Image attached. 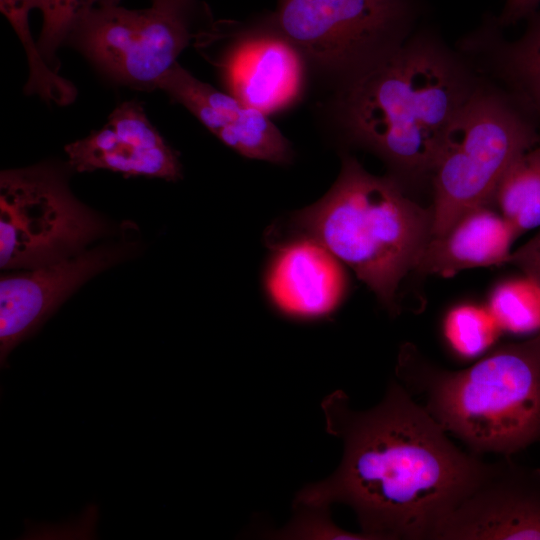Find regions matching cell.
I'll return each instance as SVG.
<instances>
[{"instance_id":"obj_5","label":"cell","mask_w":540,"mask_h":540,"mask_svg":"<svg viewBox=\"0 0 540 540\" xmlns=\"http://www.w3.org/2000/svg\"><path fill=\"white\" fill-rule=\"evenodd\" d=\"M539 142L537 124L503 90L481 83L448 127L430 175L432 237L492 205L505 171Z\"/></svg>"},{"instance_id":"obj_1","label":"cell","mask_w":540,"mask_h":540,"mask_svg":"<svg viewBox=\"0 0 540 540\" xmlns=\"http://www.w3.org/2000/svg\"><path fill=\"white\" fill-rule=\"evenodd\" d=\"M321 408L327 432L342 440V459L326 480L300 490L294 504H345L367 539L438 540L487 468L458 448L400 382L368 410L352 409L340 390Z\"/></svg>"},{"instance_id":"obj_24","label":"cell","mask_w":540,"mask_h":540,"mask_svg":"<svg viewBox=\"0 0 540 540\" xmlns=\"http://www.w3.org/2000/svg\"><path fill=\"white\" fill-rule=\"evenodd\" d=\"M540 0H505L500 15L495 19L499 27L527 19L537 11Z\"/></svg>"},{"instance_id":"obj_9","label":"cell","mask_w":540,"mask_h":540,"mask_svg":"<svg viewBox=\"0 0 540 540\" xmlns=\"http://www.w3.org/2000/svg\"><path fill=\"white\" fill-rule=\"evenodd\" d=\"M132 245L117 243L86 249L62 260L5 274L0 281V362L31 337L83 283L124 260Z\"/></svg>"},{"instance_id":"obj_3","label":"cell","mask_w":540,"mask_h":540,"mask_svg":"<svg viewBox=\"0 0 540 540\" xmlns=\"http://www.w3.org/2000/svg\"><path fill=\"white\" fill-rule=\"evenodd\" d=\"M396 372L436 422L477 455L511 456L540 439V330L461 370L440 368L406 347Z\"/></svg>"},{"instance_id":"obj_23","label":"cell","mask_w":540,"mask_h":540,"mask_svg":"<svg viewBox=\"0 0 540 540\" xmlns=\"http://www.w3.org/2000/svg\"><path fill=\"white\" fill-rule=\"evenodd\" d=\"M509 263L517 266L540 283V231L527 243L512 252Z\"/></svg>"},{"instance_id":"obj_10","label":"cell","mask_w":540,"mask_h":540,"mask_svg":"<svg viewBox=\"0 0 540 540\" xmlns=\"http://www.w3.org/2000/svg\"><path fill=\"white\" fill-rule=\"evenodd\" d=\"M438 540H540V468L510 456L488 463Z\"/></svg>"},{"instance_id":"obj_18","label":"cell","mask_w":540,"mask_h":540,"mask_svg":"<svg viewBox=\"0 0 540 540\" xmlns=\"http://www.w3.org/2000/svg\"><path fill=\"white\" fill-rule=\"evenodd\" d=\"M486 306L502 331L523 334L540 330V283L527 274L499 283Z\"/></svg>"},{"instance_id":"obj_8","label":"cell","mask_w":540,"mask_h":540,"mask_svg":"<svg viewBox=\"0 0 540 540\" xmlns=\"http://www.w3.org/2000/svg\"><path fill=\"white\" fill-rule=\"evenodd\" d=\"M69 38L113 80L153 90L177 63L191 33L188 15L155 6L112 5L90 12Z\"/></svg>"},{"instance_id":"obj_11","label":"cell","mask_w":540,"mask_h":540,"mask_svg":"<svg viewBox=\"0 0 540 540\" xmlns=\"http://www.w3.org/2000/svg\"><path fill=\"white\" fill-rule=\"evenodd\" d=\"M219 67L228 92L267 115L292 106L305 84L306 62L271 14L235 39Z\"/></svg>"},{"instance_id":"obj_15","label":"cell","mask_w":540,"mask_h":540,"mask_svg":"<svg viewBox=\"0 0 540 540\" xmlns=\"http://www.w3.org/2000/svg\"><path fill=\"white\" fill-rule=\"evenodd\" d=\"M518 233L499 213L484 205L463 214L444 234L431 237L415 270L451 276L475 267L509 263Z\"/></svg>"},{"instance_id":"obj_20","label":"cell","mask_w":540,"mask_h":540,"mask_svg":"<svg viewBox=\"0 0 540 540\" xmlns=\"http://www.w3.org/2000/svg\"><path fill=\"white\" fill-rule=\"evenodd\" d=\"M118 3L119 0H42L43 25L36 44L46 64L57 72V49L78 23L93 10Z\"/></svg>"},{"instance_id":"obj_14","label":"cell","mask_w":540,"mask_h":540,"mask_svg":"<svg viewBox=\"0 0 540 540\" xmlns=\"http://www.w3.org/2000/svg\"><path fill=\"white\" fill-rule=\"evenodd\" d=\"M266 289L271 302L284 315L316 319L340 304L346 277L340 261L322 244L295 237L280 245L272 257Z\"/></svg>"},{"instance_id":"obj_22","label":"cell","mask_w":540,"mask_h":540,"mask_svg":"<svg viewBox=\"0 0 540 540\" xmlns=\"http://www.w3.org/2000/svg\"><path fill=\"white\" fill-rule=\"evenodd\" d=\"M295 516L282 532L286 538L301 539H367L336 526L330 518L329 507L294 504Z\"/></svg>"},{"instance_id":"obj_13","label":"cell","mask_w":540,"mask_h":540,"mask_svg":"<svg viewBox=\"0 0 540 540\" xmlns=\"http://www.w3.org/2000/svg\"><path fill=\"white\" fill-rule=\"evenodd\" d=\"M69 165L78 172L107 169L125 176L175 181L181 177L176 153L150 123L140 103L124 102L107 123L65 148Z\"/></svg>"},{"instance_id":"obj_17","label":"cell","mask_w":540,"mask_h":540,"mask_svg":"<svg viewBox=\"0 0 540 540\" xmlns=\"http://www.w3.org/2000/svg\"><path fill=\"white\" fill-rule=\"evenodd\" d=\"M492 204L518 235L540 227V142L511 163L495 189Z\"/></svg>"},{"instance_id":"obj_19","label":"cell","mask_w":540,"mask_h":540,"mask_svg":"<svg viewBox=\"0 0 540 540\" xmlns=\"http://www.w3.org/2000/svg\"><path fill=\"white\" fill-rule=\"evenodd\" d=\"M502 332L487 306L457 305L447 312L443 321L447 345L463 359L475 358L488 350Z\"/></svg>"},{"instance_id":"obj_21","label":"cell","mask_w":540,"mask_h":540,"mask_svg":"<svg viewBox=\"0 0 540 540\" xmlns=\"http://www.w3.org/2000/svg\"><path fill=\"white\" fill-rule=\"evenodd\" d=\"M41 7L42 0H0L1 12L12 25L26 50L30 68L27 87L34 91L49 90L59 81V75L39 54L29 29V12Z\"/></svg>"},{"instance_id":"obj_2","label":"cell","mask_w":540,"mask_h":540,"mask_svg":"<svg viewBox=\"0 0 540 540\" xmlns=\"http://www.w3.org/2000/svg\"><path fill=\"white\" fill-rule=\"evenodd\" d=\"M482 82L430 30L337 90L334 115L351 142L379 156L401 183L430 177L445 133Z\"/></svg>"},{"instance_id":"obj_7","label":"cell","mask_w":540,"mask_h":540,"mask_svg":"<svg viewBox=\"0 0 540 540\" xmlns=\"http://www.w3.org/2000/svg\"><path fill=\"white\" fill-rule=\"evenodd\" d=\"M108 224L71 193L51 164L6 170L0 176V267L29 270L87 249Z\"/></svg>"},{"instance_id":"obj_4","label":"cell","mask_w":540,"mask_h":540,"mask_svg":"<svg viewBox=\"0 0 540 540\" xmlns=\"http://www.w3.org/2000/svg\"><path fill=\"white\" fill-rule=\"evenodd\" d=\"M296 237L311 238L348 265L391 311L396 291L432 237V213L393 176H375L353 157L326 195L295 213Z\"/></svg>"},{"instance_id":"obj_16","label":"cell","mask_w":540,"mask_h":540,"mask_svg":"<svg viewBox=\"0 0 540 540\" xmlns=\"http://www.w3.org/2000/svg\"><path fill=\"white\" fill-rule=\"evenodd\" d=\"M527 26L517 39L507 41L489 19L467 43L484 52L489 70L505 87L504 92L536 124L540 121V11L527 18Z\"/></svg>"},{"instance_id":"obj_25","label":"cell","mask_w":540,"mask_h":540,"mask_svg":"<svg viewBox=\"0 0 540 540\" xmlns=\"http://www.w3.org/2000/svg\"><path fill=\"white\" fill-rule=\"evenodd\" d=\"M152 6L165 8L190 16L196 0H152Z\"/></svg>"},{"instance_id":"obj_12","label":"cell","mask_w":540,"mask_h":540,"mask_svg":"<svg viewBox=\"0 0 540 540\" xmlns=\"http://www.w3.org/2000/svg\"><path fill=\"white\" fill-rule=\"evenodd\" d=\"M158 88L242 156L276 164L291 161L289 142L267 114L195 78L178 62L161 79Z\"/></svg>"},{"instance_id":"obj_6","label":"cell","mask_w":540,"mask_h":540,"mask_svg":"<svg viewBox=\"0 0 540 540\" xmlns=\"http://www.w3.org/2000/svg\"><path fill=\"white\" fill-rule=\"evenodd\" d=\"M420 0H277L271 17L306 65L343 88L415 32Z\"/></svg>"}]
</instances>
